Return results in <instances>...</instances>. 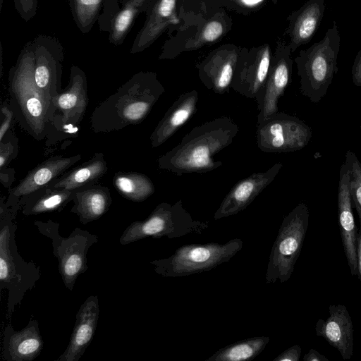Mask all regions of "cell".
Instances as JSON below:
<instances>
[{"instance_id": "6da1fadb", "label": "cell", "mask_w": 361, "mask_h": 361, "mask_svg": "<svg viewBox=\"0 0 361 361\" xmlns=\"http://www.w3.org/2000/svg\"><path fill=\"white\" fill-rule=\"evenodd\" d=\"M238 131V126L228 116L195 126L178 145L160 157L159 166L178 176L218 169L223 162L214 156L230 145Z\"/></svg>"}, {"instance_id": "7a4b0ae2", "label": "cell", "mask_w": 361, "mask_h": 361, "mask_svg": "<svg viewBox=\"0 0 361 361\" xmlns=\"http://www.w3.org/2000/svg\"><path fill=\"white\" fill-rule=\"evenodd\" d=\"M19 205L0 208V289L8 290L6 317L11 319L16 307L21 303L27 291L32 290L41 276L40 267L25 262L16 243L15 219Z\"/></svg>"}, {"instance_id": "3957f363", "label": "cell", "mask_w": 361, "mask_h": 361, "mask_svg": "<svg viewBox=\"0 0 361 361\" xmlns=\"http://www.w3.org/2000/svg\"><path fill=\"white\" fill-rule=\"evenodd\" d=\"M341 35L336 22L319 42L300 50L295 58L300 77V91L312 103L317 104L326 94L338 73Z\"/></svg>"}, {"instance_id": "277c9868", "label": "cell", "mask_w": 361, "mask_h": 361, "mask_svg": "<svg viewBox=\"0 0 361 361\" xmlns=\"http://www.w3.org/2000/svg\"><path fill=\"white\" fill-rule=\"evenodd\" d=\"M208 227V221L194 219L191 216L181 200L173 204L161 202L147 219L130 224L123 231L119 243L126 245L147 237L173 239L188 234H201Z\"/></svg>"}, {"instance_id": "5b68a950", "label": "cell", "mask_w": 361, "mask_h": 361, "mask_svg": "<svg viewBox=\"0 0 361 361\" xmlns=\"http://www.w3.org/2000/svg\"><path fill=\"white\" fill-rule=\"evenodd\" d=\"M243 240L235 238L219 244H188L176 249L169 257L154 259L150 264L163 277H180L209 271L228 262L243 247Z\"/></svg>"}, {"instance_id": "8992f818", "label": "cell", "mask_w": 361, "mask_h": 361, "mask_svg": "<svg viewBox=\"0 0 361 361\" xmlns=\"http://www.w3.org/2000/svg\"><path fill=\"white\" fill-rule=\"evenodd\" d=\"M309 218V209L304 202L284 216L269 255L267 283H274L277 280L284 283L290 278L305 238Z\"/></svg>"}, {"instance_id": "52a82bcc", "label": "cell", "mask_w": 361, "mask_h": 361, "mask_svg": "<svg viewBox=\"0 0 361 361\" xmlns=\"http://www.w3.org/2000/svg\"><path fill=\"white\" fill-rule=\"evenodd\" d=\"M13 111L21 126L35 138H42L56 109L54 100L37 87L34 71L22 66L11 83Z\"/></svg>"}, {"instance_id": "ba28073f", "label": "cell", "mask_w": 361, "mask_h": 361, "mask_svg": "<svg viewBox=\"0 0 361 361\" xmlns=\"http://www.w3.org/2000/svg\"><path fill=\"white\" fill-rule=\"evenodd\" d=\"M34 224L39 233L50 239L63 284L68 290H73L78 277L87 269V252L98 241V236L75 228L68 237H63L58 223L48 220L36 221Z\"/></svg>"}, {"instance_id": "9c48e42d", "label": "cell", "mask_w": 361, "mask_h": 361, "mask_svg": "<svg viewBox=\"0 0 361 361\" xmlns=\"http://www.w3.org/2000/svg\"><path fill=\"white\" fill-rule=\"evenodd\" d=\"M257 145L267 153L300 150L312 135L311 128L296 116L278 111L257 124Z\"/></svg>"}, {"instance_id": "30bf717a", "label": "cell", "mask_w": 361, "mask_h": 361, "mask_svg": "<svg viewBox=\"0 0 361 361\" xmlns=\"http://www.w3.org/2000/svg\"><path fill=\"white\" fill-rule=\"evenodd\" d=\"M291 53L288 43L279 39L272 53L265 82L255 98L259 110L257 124L279 111V100L291 80L293 64Z\"/></svg>"}, {"instance_id": "8fae6325", "label": "cell", "mask_w": 361, "mask_h": 361, "mask_svg": "<svg viewBox=\"0 0 361 361\" xmlns=\"http://www.w3.org/2000/svg\"><path fill=\"white\" fill-rule=\"evenodd\" d=\"M271 56L269 44L240 48L231 87L247 98L255 99L265 82Z\"/></svg>"}, {"instance_id": "7c38bea8", "label": "cell", "mask_w": 361, "mask_h": 361, "mask_svg": "<svg viewBox=\"0 0 361 361\" xmlns=\"http://www.w3.org/2000/svg\"><path fill=\"white\" fill-rule=\"evenodd\" d=\"M350 159L346 152L345 159L339 171L338 191V222L341 240L352 276H358L357 237V228L353 212L350 191Z\"/></svg>"}, {"instance_id": "4fadbf2b", "label": "cell", "mask_w": 361, "mask_h": 361, "mask_svg": "<svg viewBox=\"0 0 361 361\" xmlns=\"http://www.w3.org/2000/svg\"><path fill=\"white\" fill-rule=\"evenodd\" d=\"M240 48L225 44L212 52L199 64V78L204 85L216 94L229 91Z\"/></svg>"}, {"instance_id": "5bb4252c", "label": "cell", "mask_w": 361, "mask_h": 361, "mask_svg": "<svg viewBox=\"0 0 361 361\" xmlns=\"http://www.w3.org/2000/svg\"><path fill=\"white\" fill-rule=\"evenodd\" d=\"M282 166L281 163H276L268 170L255 172L238 182L222 200L214 219L219 220L244 210L274 180Z\"/></svg>"}, {"instance_id": "9a60e30c", "label": "cell", "mask_w": 361, "mask_h": 361, "mask_svg": "<svg viewBox=\"0 0 361 361\" xmlns=\"http://www.w3.org/2000/svg\"><path fill=\"white\" fill-rule=\"evenodd\" d=\"M329 316L319 319L315 324V332L335 348L343 360L353 355V326L351 317L344 305H330Z\"/></svg>"}, {"instance_id": "2e32d148", "label": "cell", "mask_w": 361, "mask_h": 361, "mask_svg": "<svg viewBox=\"0 0 361 361\" xmlns=\"http://www.w3.org/2000/svg\"><path fill=\"white\" fill-rule=\"evenodd\" d=\"M99 314L97 295L89 296L78 310L69 343L56 361H78L92 342Z\"/></svg>"}, {"instance_id": "e0dca14e", "label": "cell", "mask_w": 361, "mask_h": 361, "mask_svg": "<svg viewBox=\"0 0 361 361\" xmlns=\"http://www.w3.org/2000/svg\"><path fill=\"white\" fill-rule=\"evenodd\" d=\"M43 345L37 320L31 319L20 331L9 322L4 331L1 357L6 361H32L39 355Z\"/></svg>"}, {"instance_id": "ac0fdd59", "label": "cell", "mask_w": 361, "mask_h": 361, "mask_svg": "<svg viewBox=\"0 0 361 361\" xmlns=\"http://www.w3.org/2000/svg\"><path fill=\"white\" fill-rule=\"evenodd\" d=\"M325 8V0H308L288 17L286 35L291 52L311 41L322 23Z\"/></svg>"}, {"instance_id": "d6986e66", "label": "cell", "mask_w": 361, "mask_h": 361, "mask_svg": "<svg viewBox=\"0 0 361 361\" xmlns=\"http://www.w3.org/2000/svg\"><path fill=\"white\" fill-rule=\"evenodd\" d=\"M198 92L193 90L180 94L171 104L152 133L153 147H158L171 137L197 111Z\"/></svg>"}, {"instance_id": "ffe728a7", "label": "cell", "mask_w": 361, "mask_h": 361, "mask_svg": "<svg viewBox=\"0 0 361 361\" xmlns=\"http://www.w3.org/2000/svg\"><path fill=\"white\" fill-rule=\"evenodd\" d=\"M80 158L55 157L47 160L31 171L13 190L6 204L8 207L18 204V199L25 198L32 193L42 189L53 179L72 166Z\"/></svg>"}, {"instance_id": "44dd1931", "label": "cell", "mask_w": 361, "mask_h": 361, "mask_svg": "<svg viewBox=\"0 0 361 361\" xmlns=\"http://www.w3.org/2000/svg\"><path fill=\"white\" fill-rule=\"evenodd\" d=\"M74 206L71 212L78 216L82 224L99 219L109 209L111 198L108 188L94 187L77 192L74 195Z\"/></svg>"}, {"instance_id": "7402d4cb", "label": "cell", "mask_w": 361, "mask_h": 361, "mask_svg": "<svg viewBox=\"0 0 361 361\" xmlns=\"http://www.w3.org/2000/svg\"><path fill=\"white\" fill-rule=\"evenodd\" d=\"M75 193L71 190L44 188L22 200L23 214L30 216L58 211L73 200Z\"/></svg>"}, {"instance_id": "603a6c76", "label": "cell", "mask_w": 361, "mask_h": 361, "mask_svg": "<svg viewBox=\"0 0 361 361\" xmlns=\"http://www.w3.org/2000/svg\"><path fill=\"white\" fill-rule=\"evenodd\" d=\"M269 341L267 336L245 338L219 349L206 361H250L263 351Z\"/></svg>"}, {"instance_id": "cb8c5ba5", "label": "cell", "mask_w": 361, "mask_h": 361, "mask_svg": "<svg viewBox=\"0 0 361 361\" xmlns=\"http://www.w3.org/2000/svg\"><path fill=\"white\" fill-rule=\"evenodd\" d=\"M101 154L54 182L50 188L73 191L101 177L106 170V162Z\"/></svg>"}, {"instance_id": "d4e9b609", "label": "cell", "mask_w": 361, "mask_h": 361, "mask_svg": "<svg viewBox=\"0 0 361 361\" xmlns=\"http://www.w3.org/2000/svg\"><path fill=\"white\" fill-rule=\"evenodd\" d=\"M54 102L56 109L62 111L65 119L74 123L78 122L87 104L83 82L81 80L73 82L68 89L56 96Z\"/></svg>"}, {"instance_id": "484cf974", "label": "cell", "mask_w": 361, "mask_h": 361, "mask_svg": "<svg viewBox=\"0 0 361 361\" xmlns=\"http://www.w3.org/2000/svg\"><path fill=\"white\" fill-rule=\"evenodd\" d=\"M114 185L123 197L134 202L144 201L154 192L152 180L137 173L118 174L115 177Z\"/></svg>"}, {"instance_id": "4316f807", "label": "cell", "mask_w": 361, "mask_h": 361, "mask_svg": "<svg viewBox=\"0 0 361 361\" xmlns=\"http://www.w3.org/2000/svg\"><path fill=\"white\" fill-rule=\"evenodd\" d=\"M177 0H160L146 29V40H152L172 21Z\"/></svg>"}, {"instance_id": "83f0119b", "label": "cell", "mask_w": 361, "mask_h": 361, "mask_svg": "<svg viewBox=\"0 0 361 361\" xmlns=\"http://www.w3.org/2000/svg\"><path fill=\"white\" fill-rule=\"evenodd\" d=\"M350 159V191L352 204L357 213L361 232V163L356 154L348 150L347 151Z\"/></svg>"}, {"instance_id": "f1b7e54d", "label": "cell", "mask_w": 361, "mask_h": 361, "mask_svg": "<svg viewBox=\"0 0 361 361\" xmlns=\"http://www.w3.org/2000/svg\"><path fill=\"white\" fill-rule=\"evenodd\" d=\"M224 33L222 21L216 17L207 20L192 41L193 47H200L219 39Z\"/></svg>"}, {"instance_id": "f546056e", "label": "cell", "mask_w": 361, "mask_h": 361, "mask_svg": "<svg viewBox=\"0 0 361 361\" xmlns=\"http://www.w3.org/2000/svg\"><path fill=\"white\" fill-rule=\"evenodd\" d=\"M133 14V10L128 8L118 16L115 22V30L117 33L121 34L127 30L130 24Z\"/></svg>"}, {"instance_id": "4dcf8cb0", "label": "cell", "mask_w": 361, "mask_h": 361, "mask_svg": "<svg viewBox=\"0 0 361 361\" xmlns=\"http://www.w3.org/2000/svg\"><path fill=\"white\" fill-rule=\"evenodd\" d=\"M301 351L300 345H294L279 355L273 361H298Z\"/></svg>"}, {"instance_id": "1f68e13d", "label": "cell", "mask_w": 361, "mask_h": 361, "mask_svg": "<svg viewBox=\"0 0 361 361\" xmlns=\"http://www.w3.org/2000/svg\"><path fill=\"white\" fill-rule=\"evenodd\" d=\"M351 74L353 84L357 87H361V48L354 59Z\"/></svg>"}, {"instance_id": "d6a6232c", "label": "cell", "mask_w": 361, "mask_h": 361, "mask_svg": "<svg viewBox=\"0 0 361 361\" xmlns=\"http://www.w3.org/2000/svg\"><path fill=\"white\" fill-rule=\"evenodd\" d=\"M2 114L4 115L3 122L1 125L0 129V140L2 142L3 138L8 129L10 127L12 118L13 116V111L12 109H8L7 106H4L1 109Z\"/></svg>"}, {"instance_id": "836d02e7", "label": "cell", "mask_w": 361, "mask_h": 361, "mask_svg": "<svg viewBox=\"0 0 361 361\" xmlns=\"http://www.w3.org/2000/svg\"><path fill=\"white\" fill-rule=\"evenodd\" d=\"M304 361H329L324 355L320 354L315 349H310L303 357Z\"/></svg>"}, {"instance_id": "e575fe53", "label": "cell", "mask_w": 361, "mask_h": 361, "mask_svg": "<svg viewBox=\"0 0 361 361\" xmlns=\"http://www.w3.org/2000/svg\"><path fill=\"white\" fill-rule=\"evenodd\" d=\"M13 147L10 145H5V148L1 147L0 166L2 169L8 161L12 153Z\"/></svg>"}, {"instance_id": "d590c367", "label": "cell", "mask_w": 361, "mask_h": 361, "mask_svg": "<svg viewBox=\"0 0 361 361\" xmlns=\"http://www.w3.org/2000/svg\"><path fill=\"white\" fill-rule=\"evenodd\" d=\"M357 256L358 277L361 282V232L358 231L357 237Z\"/></svg>"}, {"instance_id": "8d00e7d4", "label": "cell", "mask_w": 361, "mask_h": 361, "mask_svg": "<svg viewBox=\"0 0 361 361\" xmlns=\"http://www.w3.org/2000/svg\"><path fill=\"white\" fill-rule=\"evenodd\" d=\"M102 0H80V1L87 6L97 5L101 2Z\"/></svg>"}, {"instance_id": "74e56055", "label": "cell", "mask_w": 361, "mask_h": 361, "mask_svg": "<svg viewBox=\"0 0 361 361\" xmlns=\"http://www.w3.org/2000/svg\"><path fill=\"white\" fill-rule=\"evenodd\" d=\"M360 130H361V125H360Z\"/></svg>"}]
</instances>
